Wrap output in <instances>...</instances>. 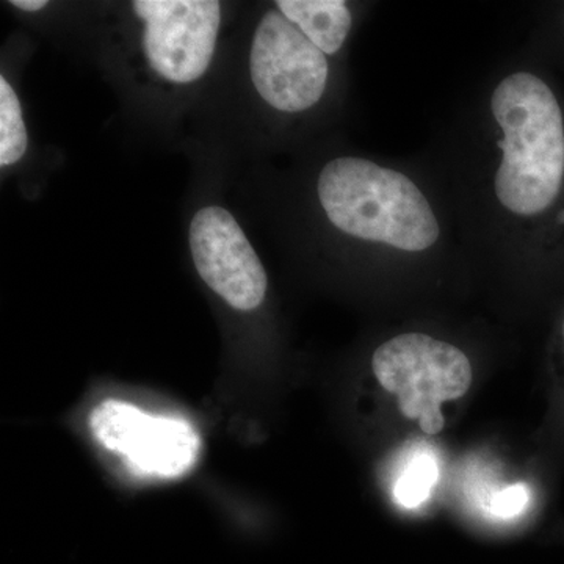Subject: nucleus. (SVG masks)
Returning a JSON list of instances; mask_svg holds the SVG:
<instances>
[{"instance_id": "nucleus-1", "label": "nucleus", "mask_w": 564, "mask_h": 564, "mask_svg": "<svg viewBox=\"0 0 564 564\" xmlns=\"http://www.w3.org/2000/svg\"><path fill=\"white\" fill-rule=\"evenodd\" d=\"M473 265L521 288L564 285V77L532 47L478 82L434 133Z\"/></svg>"}, {"instance_id": "nucleus-10", "label": "nucleus", "mask_w": 564, "mask_h": 564, "mask_svg": "<svg viewBox=\"0 0 564 564\" xmlns=\"http://www.w3.org/2000/svg\"><path fill=\"white\" fill-rule=\"evenodd\" d=\"M437 477H440V469L432 455H414L404 466L402 475L397 478L395 489H393L397 503L408 510L421 507L425 500H429Z\"/></svg>"}, {"instance_id": "nucleus-12", "label": "nucleus", "mask_w": 564, "mask_h": 564, "mask_svg": "<svg viewBox=\"0 0 564 564\" xmlns=\"http://www.w3.org/2000/svg\"><path fill=\"white\" fill-rule=\"evenodd\" d=\"M554 350L556 361L562 362L564 366V313L556 322L555 336H554Z\"/></svg>"}, {"instance_id": "nucleus-6", "label": "nucleus", "mask_w": 564, "mask_h": 564, "mask_svg": "<svg viewBox=\"0 0 564 564\" xmlns=\"http://www.w3.org/2000/svg\"><path fill=\"white\" fill-rule=\"evenodd\" d=\"M191 251L199 276L237 311L263 303L269 278L236 218L223 207H204L193 217Z\"/></svg>"}, {"instance_id": "nucleus-9", "label": "nucleus", "mask_w": 564, "mask_h": 564, "mask_svg": "<svg viewBox=\"0 0 564 564\" xmlns=\"http://www.w3.org/2000/svg\"><path fill=\"white\" fill-rule=\"evenodd\" d=\"M527 46L564 77V2L544 3L538 9L536 24Z\"/></svg>"}, {"instance_id": "nucleus-7", "label": "nucleus", "mask_w": 564, "mask_h": 564, "mask_svg": "<svg viewBox=\"0 0 564 564\" xmlns=\"http://www.w3.org/2000/svg\"><path fill=\"white\" fill-rule=\"evenodd\" d=\"M274 6L332 55L347 50L362 7L345 0H278Z\"/></svg>"}, {"instance_id": "nucleus-8", "label": "nucleus", "mask_w": 564, "mask_h": 564, "mask_svg": "<svg viewBox=\"0 0 564 564\" xmlns=\"http://www.w3.org/2000/svg\"><path fill=\"white\" fill-rule=\"evenodd\" d=\"M28 147V128L20 99L6 77H0V165L6 169L20 162Z\"/></svg>"}, {"instance_id": "nucleus-5", "label": "nucleus", "mask_w": 564, "mask_h": 564, "mask_svg": "<svg viewBox=\"0 0 564 564\" xmlns=\"http://www.w3.org/2000/svg\"><path fill=\"white\" fill-rule=\"evenodd\" d=\"M144 24L143 50L151 68L173 84L202 79L210 66L221 24L215 0H135Z\"/></svg>"}, {"instance_id": "nucleus-2", "label": "nucleus", "mask_w": 564, "mask_h": 564, "mask_svg": "<svg viewBox=\"0 0 564 564\" xmlns=\"http://www.w3.org/2000/svg\"><path fill=\"white\" fill-rule=\"evenodd\" d=\"M381 388L399 400L402 414L425 434L443 432L441 406L462 399L473 386L474 370L462 345L423 329L386 337L370 359Z\"/></svg>"}, {"instance_id": "nucleus-4", "label": "nucleus", "mask_w": 564, "mask_h": 564, "mask_svg": "<svg viewBox=\"0 0 564 564\" xmlns=\"http://www.w3.org/2000/svg\"><path fill=\"white\" fill-rule=\"evenodd\" d=\"M88 425L96 443L140 477L180 478L191 473L202 451V437L191 422L150 414L124 400L96 404Z\"/></svg>"}, {"instance_id": "nucleus-11", "label": "nucleus", "mask_w": 564, "mask_h": 564, "mask_svg": "<svg viewBox=\"0 0 564 564\" xmlns=\"http://www.w3.org/2000/svg\"><path fill=\"white\" fill-rule=\"evenodd\" d=\"M530 497H532V492H530L529 486L524 484L508 486L492 497L489 511L502 519L516 518L529 507Z\"/></svg>"}, {"instance_id": "nucleus-13", "label": "nucleus", "mask_w": 564, "mask_h": 564, "mask_svg": "<svg viewBox=\"0 0 564 564\" xmlns=\"http://www.w3.org/2000/svg\"><path fill=\"white\" fill-rule=\"evenodd\" d=\"M10 3L22 11H40L47 6V2H44V0H13Z\"/></svg>"}, {"instance_id": "nucleus-3", "label": "nucleus", "mask_w": 564, "mask_h": 564, "mask_svg": "<svg viewBox=\"0 0 564 564\" xmlns=\"http://www.w3.org/2000/svg\"><path fill=\"white\" fill-rule=\"evenodd\" d=\"M336 57L273 6L252 35L251 82L270 109L285 117H304L321 109L332 93Z\"/></svg>"}]
</instances>
